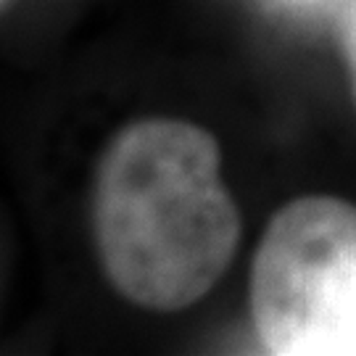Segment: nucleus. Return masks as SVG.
I'll return each instance as SVG.
<instances>
[{
    "mask_svg": "<svg viewBox=\"0 0 356 356\" xmlns=\"http://www.w3.org/2000/svg\"><path fill=\"white\" fill-rule=\"evenodd\" d=\"M95 232L106 275L129 301L164 312L198 301L241 235L214 138L172 119L116 135L98 169Z\"/></svg>",
    "mask_w": 356,
    "mask_h": 356,
    "instance_id": "f257e3e1",
    "label": "nucleus"
},
{
    "mask_svg": "<svg viewBox=\"0 0 356 356\" xmlns=\"http://www.w3.org/2000/svg\"><path fill=\"white\" fill-rule=\"evenodd\" d=\"M251 306L272 354H356L354 206L335 198L285 206L259 245Z\"/></svg>",
    "mask_w": 356,
    "mask_h": 356,
    "instance_id": "f03ea898",
    "label": "nucleus"
},
{
    "mask_svg": "<svg viewBox=\"0 0 356 356\" xmlns=\"http://www.w3.org/2000/svg\"><path fill=\"white\" fill-rule=\"evenodd\" d=\"M343 42H346V56L351 64V74H354V88H356V0H348L343 16Z\"/></svg>",
    "mask_w": 356,
    "mask_h": 356,
    "instance_id": "7ed1b4c3",
    "label": "nucleus"
},
{
    "mask_svg": "<svg viewBox=\"0 0 356 356\" xmlns=\"http://www.w3.org/2000/svg\"><path fill=\"white\" fill-rule=\"evenodd\" d=\"M282 6H291V8H325V6H332L338 0H277Z\"/></svg>",
    "mask_w": 356,
    "mask_h": 356,
    "instance_id": "20e7f679",
    "label": "nucleus"
},
{
    "mask_svg": "<svg viewBox=\"0 0 356 356\" xmlns=\"http://www.w3.org/2000/svg\"><path fill=\"white\" fill-rule=\"evenodd\" d=\"M3 3H6V0H0V6H3Z\"/></svg>",
    "mask_w": 356,
    "mask_h": 356,
    "instance_id": "39448f33",
    "label": "nucleus"
}]
</instances>
